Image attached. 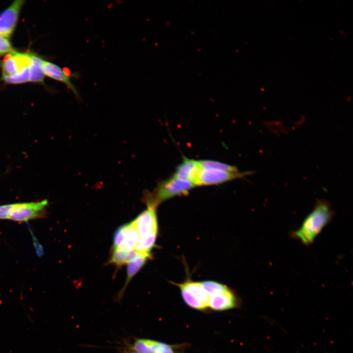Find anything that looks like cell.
Listing matches in <instances>:
<instances>
[{"label":"cell","instance_id":"obj_1","mask_svg":"<svg viewBox=\"0 0 353 353\" xmlns=\"http://www.w3.org/2000/svg\"><path fill=\"white\" fill-rule=\"evenodd\" d=\"M334 212L329 202L326 200H318L301 227L292 231L290 235L303 245L309 246L313 243L317 236L332 220Z\"/></svg>","mask_w":353,"mask_h":353},{"label":"cell","instance_id":"obj_2","mask_svg":"<svg viewBox=\"0 0 353 353\" xmlns=\"http://www.w3.org/2000/svg\"><path fill=\"white\" fill-rule=\"evenodd\" d=\"M190 181L173 175L172 176L160 181L154 192H145L144 200L146 202L158 205L161 202L176 196L188 195L189 191L195 187Z\"/></svg>","mask_w":353,"mask_h":353},{"label":"cell","instance_id":"obj_3","mask_svg":"<svg viewBox=\"0 0 353 353\" xmlns=\"http://www.w3.org/2000/svg\"><path fill=\"white\" fill-rule=\"evenodd\" d=\"M251 172H228L213 169L201 168L195 182V186L213 185L252 174Z\"/></svg>","mask_w":353,"mask_h":353},{"label":"cell","instance_id":"obj_4","mask_svg":"<svg viewBox=\"0 0 353 353\" xmlns=\"http://www.w3.org/2000/svg\"><path fill=\"white\" fill-rule=\"evenodd\" d=\"M147 208L132 221L140 236L157 234V206L147 204Z\"/></svg>","mask_w":353,"mask_h":353},{"label":"cell","instance_id":"obj_5","mask_svg":"<svg viewBox=\"0 0 353 353\" xmlns=\"http://www.w3.org/2000/svg\"><path fill=\"white\" fill-rule=\"evenodd\" d=\"M25 1H14L0 14V35L9 38L16 27L21 9Z\"/></svg>","mask_w":353,"mask_h":353},{"label":"cell","instance_id":"obj_6","mask_svg":"<svg viewBox=\"0 0 353 353\" xmlns=\"http://www.w3.org/2000/svg\"><path fill=\"white\" fill-rule=\"evenodd\" d=\"M47 203V200L37 202L16 203L9 219L24 222L37 218L40 217Z\"/></svg>","mask_w":353,"mask_h":353},{"label":"cell","instance_id":"obj_7","mask_svg":"<svg viewBox=\"0 0 353 353\" xmlns=\"http://www.w3.org/2000/svg\"><path fill=\"white\" fill-rule=\"evenodd\" d=\"M30 53L17 51L3 60L2 63V76H11L20 72L25 67L29 65Z\"/></svg>","mask_w":353,"mask_h":353},{"label":"cell","instance_id":"obj_8","mask_svg":"<svg viewBox=\"0 0 353 353\" xmlns=\"http://www.w3.org/2000/svg\"><path fill=\"white\" fill-rule=\"evenodd\" d=\"M43 68L45 76L63 82L72 91L76 99H80L78 90L71 81V76L65 73L58 65L47 61H43Z\"/></svg>","mask_w":353,"mask_h":353},{"label":"cell","instance_id":"obj_9","mask_svg":"<svg viewBox=\"0 0 353 353\" xmlns=\"http://www.w3.org/2000/svg\"><path fill=\"white\" fill-rule=\"evenodd\" d=\"M238 301L229 289L210 298L208 306L215 310H224L238 306Z\"/></svg>","mask_w":353,"mask_h":353},{"label":"cell","instance_id":"obj_10","mask_svg":"<svg viewBox=\"0 0 353 353\" xmlns=\"http://www.w3.org/2000/svg\"><path fill=\"white\" fill-rule=\"evenodd\" d=\"M200 169L201 167L197 160L184 157L180 164L176 167L174 175L190 181L195 185Z\"/></svg>","mask_w":353,"mask_h":353},{"label":"cell","instance_id":"obj_11","mask_svg":"<svg viewBox=\"0 0 353 353\" xmlns=\"http://www.w3.org/2000/svg\"><path fill=\"white\" fill-rule=\"evenodd\" d=\"M149 257L150 256L139 253L136 258L127 263L126 280L123 288L119 294L118 299H120L123 296L126 287L130 280L144 265Z\"/></svg>","mask_w":353,"mask_h":353},{"label":"cell","instance_id":"obj_12","mask_svg":"<svg viewBox=\"0 0 353 353\" xmlns=\"http://www.w3.org/2000/svg\"><path fill=\"white\" fill-rule=\"evenodd\" d=\"M175 285L184 288L195 298L207 307L208 306L210 298L202 287L200 282L188 280L183 283H176Z\"/></svg>","mask_w":353,"mask_h":353},{"label":"cell","instance_id":"obj_13","mask_svg":"<svg viewBox=\"0 0 353 353\" xmlns=\"http://www.w3.org/2000/svg\"><path fill=\"white\" fill-rule=\"evenodd\" d=\"M122 226L124 232L125 241L122 249L128 251L135 250L140 239V235L133 221Z\"/></svg>","mask_w":353,"mask_h":353},{"label":"cell","instance_id":"obj_14","mask_svg":"<svg viewBox=\"0 0 353 353\" xmlns=\"http://www.w3.org/2000/svg\"><path fill=\"white\" fill-rule=\"evenodd\" d=\"M29 80L35 82H43L45 76L43 61L38 56L30 53Z\"/></svg>","mask_w":353,"mask_h":353},{"label":"cell","instance_id":"obj_15","mask_svg":"<svg viewBox=\"0 0 353 353\" xmlns=\"http://www.w3.org/2000/svg\"><path fill=\"white\" fill-rule=\"evenodd\" d=\"M139 253L135 250L128 251L125 249H113L110 262L118 266H122L136 258Z\"/></svg>","mask_w":353,"mask_h":353},{"label":"cell","instance_id":"obj_16","mask_svg":"<svg viewBox=\"0 0 353 353\" xmlns=\"http://www.w3.org/2000/svg\"><path fill=\"white\" fill-rule=\"evenodd\" d=\"M197 161L201 168L213 169L231 172L239 171L234 166L217 161L205 159Z\"/></svg>","mask_w":353,"mask_h":353},{"label":"cell","instance_id":"obj_17","mask_svg":"<svg viewBox=\"0 0 353 353\" xmlns=\"http://www.w3.org/2000/svg\"><path fill=\"white\" fill-rule=\"evenodd\" d=\"M200 283L209 298L229 289L227 286L214 281H204Z\"/></svg>","mask_w":353,"mask_h":353},{"label":"cell","instance_id":"obj_18","mask_svg":"<svg viewBox=\"0 0 353 353\" xmlns=\"http://www.w3.org/2000/svg\"><path fill=\"white\" fill-rule=\"evenodd\" d=\"M29 65H27L19 73L11 76H2V78L8 83H22L29 81Z\"/></svg>","mask_w":353,"mask_h":353},{"label":"cell","instance_id":"obj_19","mask_svg":"<svg viewBox=\"0 0 353 353\" xmlns=\"http://www.w3.org/2000/svg\"><path fill=\"white\" fill-rule=\"evenodd\" d=\"M181 291L182 297L185 303L189 306L198 310H202L207 307L200 301L192 296L185 289L178 286Z\"/></svg>","mask_w":353,"mask_h":353},{"label":"cell","instance_id":"obj_20","mask_svg":"<svg viewBox=\"0 0 353 353\" xmlns=\"http://www.w3.org/2000/svg\"><path fill=\"white\" fill-rule=\"evenodd\" d=\"M133 349L138 353H154L152 348L151 340L139 339L133 345Z\"/></svg>","mask_w":353,"mask_h":353},{"label":"cell","instance_id":"obj_21","mask_svg":"<svg viewBox=\"0 0 353 353\" xmlns=\"http://www.w3.org/2000/svg\"><path fill=\"white\" fill-rule=\"evenodd\" d=\"M125 241L123 226L119 227L115 231L113 236V249H122Z\"/></svg>","mask_w":353,"mask_h":353},{"label":"cell","instance_id":"obj_22","mask_svg":"<svg viewBox=\"0 0 353 353\" xmlns=\"http://www.w3.org/2000/svg\"><path fill=\"white\" fill-rule=\"evenodd\" d=\"M16 52L11 46L8 39L0 35V55Z\"/></svg>","mask_w":353,"mask_h":353},{"label":"cell","instance_id":"obj_23","mask_svg":"<svg viewBox=\"0 0 353 353\" xmlns=\"http://www.w3.org/2000/svg\"><path fill=\"white\" fill-rule=\"evenodd\" d=\"M15 206L16 203L0 205V219H9Z\"/></svg>","mask_w":353,"mask_h":353},{"label":"cell","instance_id":"obj_24","mask_svg":"<svg viewBox=\"0 0 353 353\" xmlns=\"http://www.w3.org/2000/svg\"><path fill=\"white\" fill-rule=\"evenodd\" d=\"M160 353H175V352L171 345L162 343Z\"/></svg>","mask_w":353,"mask_h":353},{"label":"cell","instance_id":"obj_25","mask_svg":"<svg viewBox=\"0 0 353 353\" xmlns=\"http://www.w3.org/2000/svg\"><path fill=\"white\" fill-rule=\"evenodd\" d=\"M135 353V352H131V353Z\"/></svg>","mask_w":353,"mask_h":353}]
</instances>
